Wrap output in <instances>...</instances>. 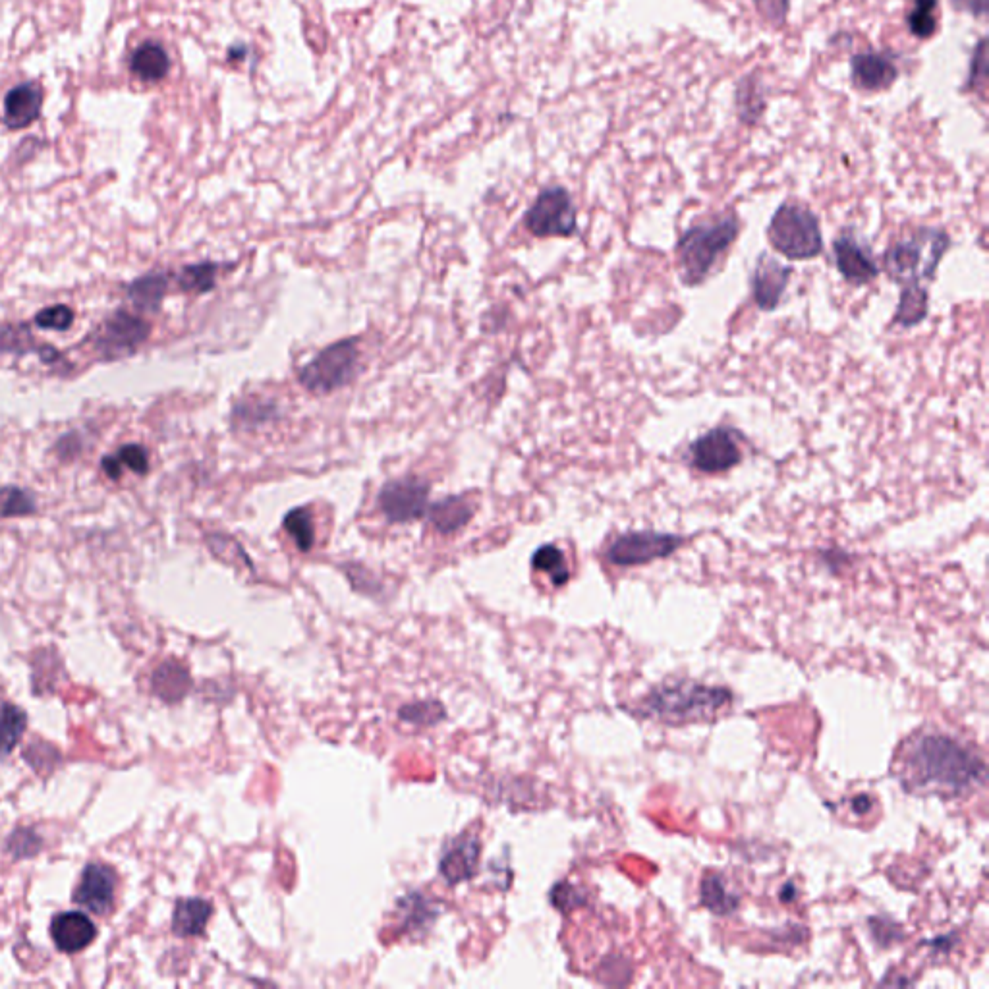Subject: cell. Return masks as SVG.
I'll use <instances>...</instances> for the list:
<instances>
[{"instance_id":"31","label":"cell","mask_w":989,"mask_h":989,"mask_svg":"<svg viewBox=\"0 0 989 989\" xmlns=\"http://www.w3.org/2000/svg\"><path fill=\"white\" fill-rule=\"evenodd\" d=\"M217 271H219V267L215 263L190 265V267H186V269L180 271L178 283H180V288L186 290V292L205 294V292H209V290L215 288Z\"/></svg>"},{"instance_id":"2","label":"cell","mask_w":989,"mask_h":989,"mask_svg":"<svg viewBox=\"0 0 989 989\" xmlns=\"http://www.w3.org/2000/svg\"><path fill=\"white\" fill-rule=\"evenodd\" d=\"M733 704V692L725 686H709L696 680H667L651 688L636 713L667 725L706 723Z\"/></svg>"},{"instance_id":"16","label":"cell","mask_w":989,"mask_h":989,"mask_svg":"<svg viewBox=\"0 0 989 989\" xmlns=\"http://www.w3.org/2000/svg\"><path fill=\"white\" fill-rule=\"evenodd\" d=\"M481 845L476 835H464L454 841L439 864V874L449 885H458L476 876L480 864Z\"/></svg>"},{"instance_id":"35","label":"cell","mask_w":989,"mask_h":989,"mask_svg":"<svg viewBox=\"0 0 989 989\" xmlns=\"http://www.w3.org/2000/svg\"><path fill=\"white\" fill-rule=\"evenodd\" d=\"M400 905L404 906V916H406V922L404 926L408 930H416V928H425L427 924L433 922V918L437 916L435 908H431L427 899H424L422 895H408Z\"/></svg>"},{"instance_id":"18","label":"cell","mask_w":989,"mask_h":989,"mask_svg":"<svg viewBox=\"0 0 989 989\" xmlns=\"http://www.w3.org/2000/svg\"><path fill=\"white\" fill-rule=\"evenodd\" d=\"M897 80V68L879 53H862L852 58V82L866 91H881Z\"/></svg>"},{"instance_id":"17","label":"cell","mask_w":989,"mask_h":989,"mask_svg":"<svg viewBox=\"0 0 989 989\" xmlns=\"http://www.w3.org/2000/svg\"><path fill=\"white\" fill-rule=\"evenodd\" d=\"M43 93L37 84H22L4 99V122L12 130H22L29 126L41 113Z\"/></svg>"},{"instance_id":"26","label":"cell","mask_w":989,"mask_h":989,"mask_svg":"<svg viewBox=\"0 0 989 989\" xmlns=\"http://www.w3.org/2000/svg\"><path fill=\"white\" fill-rule=\"evenodd\" d=\"M28 729V715L22 707L4 704L0 707V756L10 754Z\"/></svg>"},{"instance_id":"1","label":"cell","mask_w":989,"mask_h":989,"mask_svg":"<svg viewBox=\"0 0 989 989\" xmlns=\"http://www.w3.org/2000/svg\"><path fill=\"white\" fill-rule=\"evenodd\" d=\"M893 775L908 794L955 800L986 783V762L959 738L922 729L899 746Z\"/></svg>"},{"instance_id":"34","label":"cell","mask_w":989,"mask_h":989,"mask_svg":"<svg viewBox=\"0 0 989 989\" xmlns=\"http://www.w3.org/2000/svg\"><path fill=\"white\" fill-rule=\"evenodd\" d=\"M398 717L418 727H431L437 725L441 719H445V707L439 702H418L412 706L402 707L398 711Z\"/></svg>"},{"instance_id":"3","label":"cell","mask_w":989,"mask_h":989,"mask_svg":"<svg viewBox=\"0 0 989 989\" xmlns=\"http://www.w3.org/2000/svg\"><path fill=\"white\" fill-rule=\"evenodd\" d=\"M738 232L740 223L735 215H721L688 228L677 242V265L682 284L700 286L706 283L717 261L733 246Z\"/></svg>"},{"instance_id":"12","label":"cell","mask_w":989,"mask_h":989,"mask_svg":"<svg viewBox=\"0 0 989 989\" xmlns=\"http://www.w3.org/2000/svg\"><path fill=\"white\" fill-rule=\"evenodd\" d=\"M835 263L841 277L852 286H864L872 283L879 275V265L872 254L870 246L856 238L852 232L841 234L833 242Z\"/></svg>"},{"instance_id":"40","label":"cell","mask_w":989,"mask_h":989,"mask_svg":"<svg viewBox=\"0 0 989 989\" xmlns=\"http://www.w3.org/2000/svg\"><path fill=\"white\" fill-rule=\"evenodd\" d=\"M756 10L771 26H781L787 20L791 0H754Z\"/></svg>"},{"instance_id":"5","label":"cell","mask_w":989,"mask_h":989,"mask_svg":"<svg viewBox=\"0 0 989 989\" xmlns=\"http://www.w3.org/2000/svg\"><path fill=\"white\" fill-rule=\"evenodd\" d=\"M767 238L775 252L794 261L814 259L823 250L820 219L808 207L783 203L769 221Z\"/></svg>"},{"instance_id":"11","label":"cell","mask_w":989,"mask_h":989,"mask_svg":"<svg viewBox=\"0 0 989 989\" xmlns=\"http://www.w3.org/2000/svg\"><path fill=\"white\" fill-rule=\"evenodd\" d=\"M427 503L429 487L416 478L391 481L379 495V507L395 524H406L422 518L427 510Z\"/></svg>"},{"instance_id":"22","label":"cell","mask_w":989,"mask_h":989,"mask_svg":"<svg viewBox=\"0 0 989 989\" xmlns=\"http://www.w3.org/2000/svg\"><path fill=\"white\" fill-rule=\"evenodd\" d=\"M132 72L143 82H161L170 70L167 51L159 43H143L132 55Z\"/></svg>"},{"instance_id":"21","label":"cell","mask_w":989,"mask_h":989,"mask_svg":"<svg viewBox=\"0 0 989 989\" xmlns=\"http://www.w3.org/2000/svg\"><path fill=\"white\" fill-rule=\"evenodd\" d=\"M190 688L192 677L188 669L176 661L163 663L153 675V692L169 704L180 702L190 692Z\"/></svg>"},{"instance_id":"15","label":"cell","mask_w":989,"mask_h":989,"mask_svg":"<svg viewBox=\"0 0 989 989\" xmlns=\"http://www.w3.org/2000/svg\"><path fill=\"white\" fill-rule=\"evenodd\" d=\"M51 937L62 953H78L97 937V926L84 912H62L53 918Z\"/></svg>"},{"instance_id":"44","label":"cell","mask_w":989,"mask_h":989,"mask_svg":"<svg viewBox=\"0 0 989 989\" xmlns=\"http://www.w3.org/2000/svg\"><path fill=\"white\" fill-rule=\"evenodd\" d=\"M101 466H103V472H105L111 480H118V478L122 476V464L118 462V458H116L114 454H111V456H109V454H107V456H103Z\"/></svg>"},{"instance_id":"27","label":"cell","mask_w":989,"mask_h":989,"mask_svg":"<svg viewBox=\"0 0 989 989\" xmlns=\"http://www.w3.org/2000/svg\"><path fill=\"white\" fill-rule=\"evenodd\" d=\"M532 566L537 572L547 574L555 588H563L570 580V568L566 565L565 553L557 545L539 547L532 557Z\"/></svg>"},{"instance_id":"6","label":"cell","mask_w":989,"mask_h":989,"mask_svg":"<svg viewBox=\"0 0 989 989\" xmlns=\"http://www.w3.org/2000/svg\"><path fill=\"white\" fill-rule=\"evenodd\" d=\"M358 368L356 340H340L321 350L300 371V383L311 393H331L344 387Z\"/></svg>"},{"instance_id":"25","label":"cell","mask_w":989,"mask_h":989,"mask_svg":"<svg viewBox=\"0 0 989 989\" xmlns=\"http://www.w3.org/2000/svg\"><path fill=\"white\" fill-rule=\"evenodd\" d=\"M930 294L926 286H905L901 292L899 308L895 311V323L910 329L920 325L930 311Z\"/></svg>"},{"instance_id":"30","label":"cell","mask_w":989,"mask_h":989,"mask_svg":"<svg viewBox=\"0 0 989 989\" xmlns=\"http://www.w3.org/2000/svg\"><path fill=\"white\" fill-rule=\"evenodd\" d=\"M736 107H738L740 120H744V122H756L762 116L763 109H765V99H763V93L760 91V82H756L752 78H746L740 82L738 93H736Z\"/></svg>"},{"instance_id":"24","label":"cell","mask_w":989,"mask_h":989,"mask_svg":"<svg viewBox=\"0 0 989 989\" xmlns=\"http://www.w3.org/2000/svg\"><path fill=\"white\" fill-rule=\"evenodd\" d=\"M169 290V279L163 273H147L128 286L132 304L142 311H157Z\"/></svg>"},{"instance_id":"20","label":"cell","mask_w":989,"mask_h":989,"mask_svg":"<svg viewBox=\"0 0 989 989\" xmlns=\"http://www.w3.org/2000/svg\"><path fill=\"white\" fill-rule=\"evenodd\" d=\"M474 503L466 497H449L429 510V520L441 534H453L464 528L474 516Z\"/></svg>"},{"instance_id":"13","label":"cell","mask_w":989,"mask_h":989,"mask_svg":"<svg viewBox=\"0 0 989 989\" xmlns=\"http://www.w3.org/2000/svg\"><path fill=\"white\" fill-rule=\"evenodd\" d=\"M118 876L107 864H89L74 891V903L105 916L113 910Z\"/></svg>"},{"instance_id":"45","label":"cell","mask_w":989,"mask_h":989,"mask_svg":"<svg viewBox=\"0 0 989 989\" xmlns=\"http://www.w3.org/2000/svg\"><path fill=\"white\" fill-rule=\"evenodd\" d=\"M779 895H781V901L791 903V901H794V899L798 897V889H796V885H794L792 881H789V883H785V885H783V889H781V893H779Z\"/></svg>"},{"instance_id":"43","label":"cell","mask_w":989,"mask_h":989,"mask_svg":"<svg viewBox=\"0 0 989 989\" xmlns=\"http://www.w3.org/2000/svg\"><path fill=\"white\" fill-rule=\"evenodd\" d=\"M926 945L937 951V953H949L955 945H957V933H951V935H945V937H937V939H932V941H926Z\"/></svg>"},{"instance_id":"42","label":"cell","mask_w":989,"mask_h":989,"mask_svg":"<svg viewBox=\"0 0 989 989\" xmlns=\"http://www.w3.org/2000/svg\"><path fill=\"white\" fill-rule=\"evenodd\" d=\"M874 804H876V802H874V798H872L870 794H856V796L850 800L848 808H850V812H852L854 816H858V818H866V816L874 810Z\"/></svg>"},{"instance_id":"36","label":"cell","mask_w":989,"mask_h":989,"mask_svg":"<svg viewBox=\"0 0 989 989\" xmlns=\"http://www.w3.org/2000/svg\"><path fill=\"white\" fill-rule=\"evenodd\" d=\"M43 847V841L39 839V835L31 829H16L10 839H8V852L12 854V858L16 860H24V858H29V856H35L39 850Z\"/></svg>"},{"instance_id":"10","label":"cell","mask_w":989,"mask_h":989,"mask_svg":"<svg viewBox=\"0 0 989 989\" xmlns=\"http://www.w3.org/2000/svg\"><path fill=\"white\" fill-rule=\"evenodd\" d=\"M742 453L738 447V433L731 427L709 429L688 447V462L692 468L704 474L729 472L740 464Z\"/></svg>"},{"instance_id":"8","label":"cell","mask_w":989,"mask_h":989,"mask_svg":"<svg viewBox=\"0 0 989 989\" xmlns=\"http://www.w3.org/2000/svg\"><path fill=\"white\" fill-rule=\"evenodd\" d=\"M524 223L537 238H568L576 232V207L565 188L553 186L537 196Z\"/></svg>"},{"instance_id":"29","label":"cell","mask_w":989,"mask_h":989,"mask_svg":"<svg viewBox=\"0 0 989 989\" xmlns=\"http://www.w3.org/2000/svg\"><path fill=\"white\" fill-rule=\"evenodd\" d=\"M37 510L35 497L16 485L0 487V518L31 516Z\"/></svg>"},{"instance_id":"38","label":"cell","mask_w":989,"mask_h":989,"mask_svg":"<svg viewBox=\"0 0 989 989\" xmlns=\"http://www.w3.org/2000/svg\"><path fill=\"white\" fill-rule=\"evenodd\" d=\"M551 903H553L555 908H559L563 912H568V910H574L578 906L586 905V897H584V893L578 887H574V885L563 881V883H557L553 887V891H551Z\"/></svg>"},{"instance_id":"4","label":"cell","mask_w":989,"mask_h":989,"mask_svg":"<svg viewBox=\"0 0 989 989\" xmlns=\"http://www.w3.org/2000/svg\"><path fill=\"white\" fill-rule=\"evenodd\" d=\"M951 248V238L941 228H916L908 238L895 242L883 257V269L893 283L922 286L932 281L935 271Z\"/></svg>"},{"instance_id":"39","label":"cell","mask_w":989,"mask_h":989,"mask_svg":"<svg viewBox=\"0 0 989 989\" xmlns=\"http://www.w3.org/2000/svg\"><path fill=\"white\" fill-rule=\"evenodd\" d=\"M114 456L122 466H128L138 476H145L149 472V456L142 445H134V443L124 445Z\"/></svg>"},{"instance_id":"19","label":"cell","mask_w":989,"mask_h":989,"mask_svg":"<svg viewBox=\"0 0 989 989\" xmlns=\"http://www.w3.org/2000/svg\"><path fill=\"white\" fill-rule=\"evenodd\" d=\"M213 914V905L203 899H182L174 906L172 932L178 937H196L205 932Z\"/></svg>"},{"instance_id":"37","label":"cell","mask_w":989,"mask_h":989,"mask_svg":"<svg viewBox=\"0 0 989 989\" xmlns=\"http://www.w3.org/2000/svg\"><path fill=\"white\" fill-rule=\"evenodd\" d=\"M74 323V311L64 304H57L51 308L39 311L35 315V325L39 329H51V331H68Z\"/></svg>"},{"instance_id":"41","label":"cell","mask_w":989,"mask_h":989,"mask_svg":"<svg viewBox=\"0 0 989 989\" xmlns=\"http://www.w3.org/2000/svg\"><path fill=\"white\" fill-rule=\"evenodd\" d=\"M986 74H988L986 47H984V41H980V45L976 49V55L972 58V66H970V85H978V82H984L986 80Z\"/></svg>"},{"instance_id":"23","label":"cell","mask_w":989,"mask_h":989,"mask_svg":"<svg viewBox=\"0 0 989 989\" xmlns=\"http://www.w3.org/2000/svg\"><path fill=\"white\" fill-rule=\"evenodd\" d=\"M700 899H702V905L706 906L707 910L715 916L733 914L736 912V908L740 906V895L731 891L725 877L721 874H715V872L707 874L702 879Z\"/></svg>"},{"instance_id":"28","label":"cell","mask_w":989,"mask_h":989,"mask_svg":"<svg viewBox=\"0 0 989 989\" xmlns=\"http://www.w3.org/2000/svg\"><path fill=\"white\" fill-rule=\"evenodd\" d=\"M906 26L918 39L932 37L937 29V0H912Z\"/></svg>"},{"instance_id":"32","label":"cell","mask_w":989,"mask_h":989,"mask_svg":"<svg viewBox=\"0 0 989 989\" xmlns=\"http://www.w3.org/2000/svg\"><path fill=\"white\" fill-rule=\"evenodd\" d=\"M45 344H35L24 325H4L0 327V352L2 354H41Z\"/></svg>"},{"instance_id":"7","label":"cell","mask_w":989,"mask_h":989,"mask_svg":"<svg viewBox=\"0 0 989 989\" xmlns=\"http://www.w3.org/2000/svg\"><path fill=\"white\" fill-rule=\"evenodd\" d=\"M682 543V537L663 532H626L611 541L605 559L621 568L650 565L677 553Z\"/></svg>"},{"instance_id":"33","label":"cell","mask_w":989,"mask_h":989,"mask_svg":"<svg viewBox=\"0 0 989 989\" xmlns=\"http://www.w3.org/2000/svg\"><path fill=\"white\" fill-rule=\"evenodd\" d=\"M284 530L294 539L296 547L304 553H308L313 543H315V530H313V520L311 514L306 509L290 510L284 516Z\"/></svg>"},{"instance_id":"9","label":"cell","mask_w":989,"mask_h":989,"mask_svg":"<svg viewBox=\"0 0 989 989\" xmlns=\"http://www.w3.org/2000/svg\"><path fill=\"white\" fill-rule=\"evenodd\" d=\"M151 335V325L128 311H116L107 317L95 333V350L103 360H122L132 356Z\"/></svg>"},{"instance_id":"14","label":"cell","mask_w":989,"mask_h":989,"mask_svg":"<svg viewBox=\"0 0 989 989\" xmlns=\"http://www.w3.org/2000/svg\"><path fill=\"white\" fill-rule=\"evenodd\" d=\"M791 277V267L783 265L773 255L765 252L760 254L752 275V296L756 306L762 311L775 310L789 286Z\"/></svg>"}]
</instances>
